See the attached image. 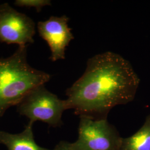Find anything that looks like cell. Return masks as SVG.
<instances>
[{"mask_svg":"<svg viewBox=\"0 0 150 150\" xmlns=\"http://www.w3.org/2000/svg\"><path fill=\"white\" fill-rule=\"evenodd\" d=\"M139 79L132 65L111 52L88 59L85 73L66 92L67 110L93 120L107 119L113 107L134 99Z\"/></svg>","mask_w":150,"mask_h":150,"instance_id":"6da1fadb","label":"cell"},{"mask_svg":"<svg viewBox=\"0 0 150 150\" xmlns=\"http://www.w3.org/2000/svg\"><path fill=\"white\" fill-rule=\"evenodd\" d=\"M27 46H18L9 57L0 58V117L17 106L33 90L45 85L51 76L37 70L27 61Z\"/></svg>","mask_w":150,"mask_h":150,"instance_id":"7a4b0ae2","label":"cell"},{"mask_svg":"<svg viewBox=\"0 0 150 150\" xmlns=\"http://www.w3.org/2000/svg\"><path fill=\"white\" fill-rule=\"evenodd\" d=\"M17 106L18 112L29 118L30 122L41 121L54 127L62 124V116L67 110L65 100H60L45 85L31 91Z\"/></svg>","mask_w":150,"mask_h":150,"instance_id":"3957f363","label":"cell"},{"mask_svg":"<svg viewBox=\"0 0 150 150\" xmlns=\"http://www.w3.org/2000/svg\"><path fill=\"white\" fill-rule=\"evenodd\" d=\"M122 139L107 119L81 116L78 139L72 145L76 150H120Z\"/></svg>","mask_w":150,"mask_h":150,"instance_id":"277c9868","label":"cell"},{"mask_svg":"<svg viewBox=\"0 0 150 150\" xmlns=\"http://www.w3.org/2000/svg\"><path fill=\"white\" fill-rule=\"evenodd\" d=\"M35 23L8 4L0 5V42L18 46L34 42Z\"/></svg>","mask_w":150,"mask_h":150,"instance_id":"5b68a950","label":"cell"},{"mask_svg":"<svg viewBox=\"0 0 150 150\" xmlns=\"http://www.w3.org/2000/svg\"><path fill=\"white\" fill-rule=\"evenodd\" d=\"M69 20L64 15L51 16L46 21L38 22L39 35L48 43L51 51L50 59L52 61L65 59L66 47L74 38L68 25Z\"/></svg>","mask_w":150,"mask_h":150,"instance_id":"8992f818","label":"cell"},{"mask_svg":"<svg viewBox=\"0 0 150 150\" xmlns=\"http://www.w3.org/2000/svg\"><path fill=\"white\" fill-rule=\"evenodd\" d=\"M32 125L33 123L29 122L22 132L16 134L0 131V143L5 145L8 150H51L36 143Z\"/></svg>","mask_w":150,"mask_h":150,"instance_id":"52a82bcc","label":"cell"},{"mask_svg":"<svg viewBox=\"0 0 150 150\" xmlns=\"http://www.w3.org/2000/svg\"><path fill=\"white\" fill-rule=\"evenodd\" d=\"M120 150H150V114L132 136L122 138Z\"/></svg>","mask_w":150,"mask_h":150,"instance_id":"ba28073f","label":"cell"},{"mask_svg":"<svg viewBox=\"0 0 150 150\" xmlns=\"http://www.w3.org/2000/svg\"><path fill=\"white\" fill-rule=\"evenodd\" d=\"M15 4L19 7H33L40 12L43 7L51 5V1L49 0H16Z\"/></svg>","mask_w":150,"mask_h":150,"instance_id":"9c48e42d","label":"cell"},{"mask_svg":"<svg viewBox=\"0 0 150 150\" xmlns=\"http://www.w3.org/2000/svg\"><path fill=\"white\" fill-rule=\"evenodd\" d=\"M52 150H76L73 146L72 143L66 141H61L58 145H56Z\"/></svg>","mask_w":150,"mask_h":150,"instance_id":"30bf717a","label":"cell"}]
</instances>
